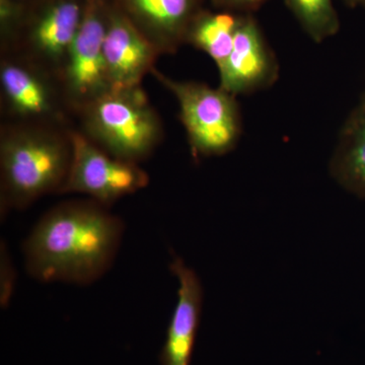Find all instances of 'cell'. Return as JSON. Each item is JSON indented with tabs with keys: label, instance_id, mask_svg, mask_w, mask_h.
<instances>
[{
	"label": "cell",
	"instance_id": "cell-1",
	"mask_svg": "<svg viewBox=\"0 0 365 365\" xmlns=\"http://www.w3.org/2000/svg\"><path fill=\"white\" fill-rule=\"evenodd\" d=\"M124 232L123 220L97 201L60 203L24 242L26 272L43 283L93 284L112 268Z\"/></svg>",
	"mask_w": 365,
	"mask_h": 365
},
{
	"label": "cell",
	"instance_id": "cell-12",
	"mask_svg": "<svg viewBox=\"0 0 365 365\" xmlns=\"http://www.w3.org/2000/svg\"><path fill=\"white\" fill-rule=\"evenodd\" d=\"M170 270L178 281V300L167 338L160 354V365H190L203 304V287L195 270L173 256Z\"/></svg>",
	"mask_w": 365,
	"mask_h": 365
},
{
	"label": "cell",
	"instance_id": "cell-2",
	"mask_svg": "<svg viewBox=\"0 0 365 365\" xmlns=\"http://www.w3.org/2000/svg\"><path fill=\"white\" fill-rule=\"evenodd\" d=\"M72 129L0 123L1 220L42 197L58 195L71 170Z\"/></svg>",
	"mask_w": 365,
	"mask_h": 365
},
{
	"label": "cell",
	"instance_id": "cell-8",
	"mask_svg": "<svg viewBox=\"0 0 365 365\" xmlns=\"http://www.w3.org/2000/svg\"><path fill=\"white\" fill-rule=\"evenodd\" d=\"M108 0H86L85 13L69 50L62 83L74 116L113 90L104 56Z\"/></svg>",
	"mask_w": 365,
	"mask_h": 365
},
{
	"label": "cell",
	"instance_id": "cell-4",
	"mask_svg": "<svg viewBox=\"0 0 365 365\" xmlns=\"http://www.w3.org/2000/svg\"><path fill=\"white\" fill-rule=\"evenodd\" d=\"M151 76L176 98L192 153L220 157L234 150L242 135V115L237 98L220 88L197 81H178L157 67Z\"/></svg>",
	"mask_w": 365,
	"mask_h": 365
},
{
	"label": "cell",
	"instance_id": "cell-18",
	"mask_svg": "<svg viewBox=\"0 0 365 365\" xmlns=\"http://www.w3.org/2000/svg\"><path fill=\"white\" fill-rule=\"evenodd\" d=\"M4 1L9 2V4H14V6L26 9H28L29 6H33L34 4H36L38 0H4Z\"/></svg>",
	"mask_w": 365,
	"mask_h": 365
},
{
	"label": "cell",
	"instance_id": "cell-19",
	"mask_svg": "<svg viewBox=\"0 0 365 365\" xmlns=\"http://www.w3.org/2000/svg\"><path fill=\"white\" fill-rule=\"evenodd\" d=\"M348 6L355 7L359 6V0H343Z\"/></svg>",
	"mask_w": 365,
	"mask_h": 365
},
{
	"label": "cell",
	"instance_id": "cell-9",
	"mask_svg": "<svg viewBox=\"0 0 365 365\" xmlns=\"http://www.w3.org/2000/svg\"><path fill=\"white\" fill-rule=\"evenodd\" d=\"M103 48L113 90L143 86V78L151 73L158 57L162 56L112 0H108Z\"/></svg>",
	"mask_w": 365,
	"mask_h": 365
},
{
	"label": "cell",
	"instance_id": "cell-13",
	"mask_svg": "<svg viewBox=\"0 0 365 365\" xmlns=\"http://www.w3.org/2000/svg\"><path fill=\"white\" fill-rule=\"evenodd\" d=\"M329 172L341 188L365 200V93L341 127Z\"/></svg>",
	"mask_w": 365,
	"mask_h": 365
},
{
	"label": "cell",
	"instance_id": "cell-17",
	"mask_svg": "<svg viewBox=\"0 0 365 365\" xmlns=\"http://www.w3.org/2000/svg\"><path fill=\"white\" fill-rule=\"evenodd\" d=\"M217 6L230 11H249L257 9L266 0H213Z\"/></svg>",
	"mask_w": 365,
	"mask_h": 365
},
{
	"label": "cell",
	"instance_id": "cell-6",
	"mask_svg": "<svg viewBox=\"0 0 365 365\" xmlns=\"http://www.w3.org/2000/svg\"><path fill=\"white\" fill-rule=\"evenodd\" d=\"M86 4V0H38L1 40L0 54L28 60L62 81Z\"/></svg>",
	"mask_w": 365,
	"mask_h": 365
},
{
	"label": "cell",
	"instance_id": "cell-16",
	"mask_svg": "<svg viewBox=\"0 0 365 365\" xmlns=\"http://www.w3.org/2000/svg\"><path fill=\"white\" fill-rule=\"evenodd\" d=\"M16 273L6 242L0 244V307H9L16 288Z\"/></svg>",
	"mask_w": 365,
	"mask_h": 365
},
{
	"label": "cell",
	"instance_id": "cell-3",
	"mask_svg": "<svg viewBox=\"0 0 365 365\" xmlns=\"http://www.w3.org/2000/svg\"><path fill=\"white\" fill-rule=\"evenodd\" d=\"M83 135L112 157L139 165L162 143V119L143 86L111 90L76 116Z\"/></svg>",
	"mask_w": 365,
	"mask_h": 365
},
{
	"label": "cell",
	"instance_id": "cell-20",
	"mask_svg": "<svg viewBox=\"0 0 365 365\" xmlns=\"http://www.w3.org/2000/svg\"><path fill=\"white\" fill-rule=\"evenodd\" d=\"M359 6L365 7V0H359Z\"/></svg>",
	"mask_w": 365,
	"mask_h": 365
},
{
	"label": "cell",
	"instance_id": "cell-7",
	"mask_svg": "<svg viewBox=\"0 0 365 365\" xmlns=\"http://www.w3.org/2000/svg\"><path fill=\"white\" fill-rule=\"evenodd\" d=\"M71 138L73 155L71 170L58 195L83 194L110 207L150 184V176L139 165L112 157L76 127L71 130Z\"/></svg>",
	"mask_w": 365,
	"mask_h": 365
},
{
	"label": "cell",
	"instance_id": "cell-10",
	"mask_svg": "<svg viewBox=\"0 0 365 365\" xmlns=\"http://www.w3.org/2000/svg\"><path fill=\"white\" fill-rule=\"evenodd\" d=\"M218 72L220 88L235 97L266 90L277 81V58L252 16H242L232 53Z\"/></svg>",
	"mask_w": 365,
	"mask_h": 365
},
{
	"label": "cell",
	"instance_id": "cell-5",
	"mask_svg": "<svg viewBox=\"0 0 365 365\" xmlns=\"http://www.w3.org/2000/svg\"><path fill=\"white\" fill-rule=\"evenodd\" d=\"M0 115L6 123L76 127L61 78L13 55L0 54Z\"/></svg>",
	"mask_w": 365,
	"mask_h": 365
},
{
	"label": "cell",
	"instance_id": "cell-15",
	"mask_svg": "<svg viewBox=\"0 0 365 365\" xmlns=\"http://www.w3.org/2000/svg\"><path fill=\"white\" fill-rule=\"evenodd\" d=\"M287 4L314 42H323L339 32V16L333 0H287Z\"/></svg>",
	"mask_w": 365,
	"mask_h": 365
},
{
	"label": "cell",
	"instance_id": "cell-14",
	"mask_svg": "<svg viewBox=\"0 0 365 365\" xmlns=\"http://www.w3.org/2000/svg\"><path fill=\"white\" fill-rule=\"evenodd\" d=\"M241 18L230 11H201L190 26L186 43L206 53L220 71L232 53Z\"/></svg>",
	"mask_w": 365,
	"mask_h": 365
},
{
	"label": "cell",
	"instance_id": "cell-11",
	"mask_svg": "<svg viewBox=\"0 0 365 365\" xmlns=\"http://www.w3.org/2000/svg\"><path fill=\"white\" fill-rule=\"evenodd\" d=\"M160 54L173 55L186 43L201 13V0H112Z\"/></svg>",
	"mask_w": 365,
	"mask_h": 365
}]
</instances>
